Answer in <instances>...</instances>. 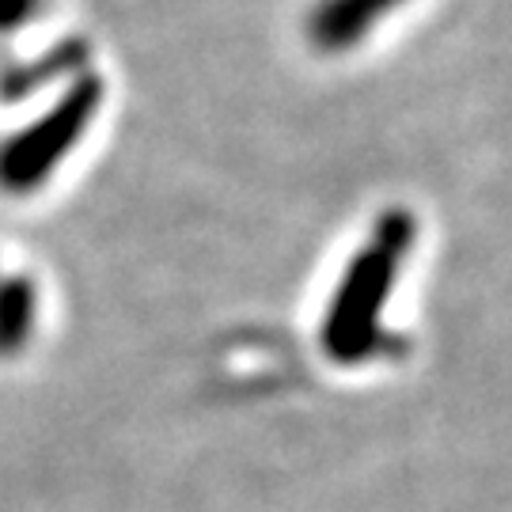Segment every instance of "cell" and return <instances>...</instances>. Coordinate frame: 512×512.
Returning <instances> with one entry per match:
<instances>
[{
	"mask_svg": "<svg viewBox=\"0 0 512 512\" xmlns=\"http://www.w3.org/2000/svg\"><path fill=\"white\" fill-rule=\"evenodd\" d=\"M31 0H0V27H16L19 19L27 16Z\"/></svg>",
	"mask_w": 512,
	"mask_h": 512,
	"instance_id": "obj_4",
	"label": "cell"
},
{
	"mask_svg": "<svg viewBox=\"0 0 512 512\" xmlns=\"http://www.w3.org/2000/svg\"><path fill=\"white\" fill-rule=\"evenodd\" d=\"M403 0H323L311 16V42L319 50H349Z\"/></svg>",
	"mask_w": 512,
	"mask_h": 512,
	"instance_id": "obj_3",
	"label": "cell"
},
{
	"mask_svg": "<svg viewBox=\"0 0 512 512\" xmlns=\"http://www.w3.org/2000/svg\"><path fill=\"white\" fill-rule=\"evenodd\" d=\"M414 232H418L414 217L403 209H391L376 220L365 247L349 258L319 327V346L334 365H361L376 353L384 338L380 315L403 274Z\"/></svg>",
	"mask_w": 512,
	"mask_h": 512,
	"instance_id": "obj_1",
	"label": "cell"
},
{
	"mask_svg": "<svg viewBox=\"0 0 512 512\" xmlns=\"http://www.w3.org/2000/svg\"><path fill=\"white\" fill-rule=\"evenodd\" d=\"M95 110H99V84L84 80L42 122H35L27 133H19L12 141H4L0 145V186L23 194V190L42 183L76 148L80 133L95 118Z\"/></svg>",
	"mask_w": 512,
	"mask_h": 512,
	"instance_id": "obj_2",
	"label": "cell"
}]
</instances>
